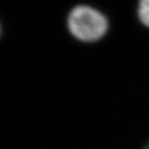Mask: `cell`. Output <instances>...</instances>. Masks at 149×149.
Listing matches in <instances>:
<instances>
[{
  "label": "cell",
  "instance_id": "obj_1",
  "mask_svg": "<svg viewBox=\"0 0 149 149\" xmlns=\"http://www.w3.org/2000/svg\"><path fill=\"white\" fill-rule=\"evenodd\" d=\"M68 26L74 38L92 42L104 36L108 29V21L97 10L87 6H78L69 13Z\"/></svg>",
  "mask_w": 149,
  "mask_h": 149
},
{
  "label": "cell",
  "instance_id": "obj_2",
  "mask_svg": "<svg viewBox=\"0 0 149 149\" xmlns=\"http://www.w3.org/2000/svg\"><path fill=\"white\" fill-rule=\"evenodd\" d=\"M137 14L141 23L149 27V0H139Z\"/></svg>",
  "mask_w": 149,
  "mask_h": 149
},
{
  "label": "cell",
  "instance_id": "obj_3",
  "mask_svg": "<svg viewBox=\"0 0 149 149\" xmlns=\"http://www.w3.org/2000/svg\"><path fill=\"white\" fill-rule=\"evenodd\" d=\"M0 34H1V25H0Z\"/></svg>",
  "mask_w": 149,
  "mask_h": 149
}]
</instances>
